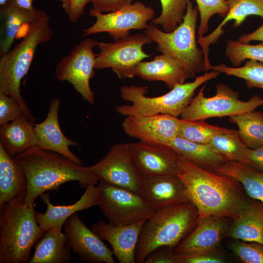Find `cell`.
I'll return each mask as SVG.
<instances>
[{
  "label": "cell",
  "instance_id": "48",
  "mask_svg": "<svg viewBox=\"0 0 263 263\" xmlns=\"http://www.w3.org/2000/svg\"><path fill=\"white\" fill-rule=\"evenodd\" d=\"M9 0H0V6H2L5 4Z\"/></svg>",
  "mask_w": 263,
  "mask_h": 263
},
{
  "label": "cell",
  "instance_id": "42",
  "mask_svg": "<svg viewBox=\"0 0 263 263\" xmlns=\"http://www.w3.org/2000/svg\"><path fill=\"white\" fill-rule=\"evenodd\" d=\"M240 162L252 169L263 172V147L256 149L247 147Z\"/></svg>",
  "mask_w": 263,
  "mask_h": 263
},
{
  "label": "cell",
  "instance_id": "31",
  "mask_svg": "<svg viewBox=\"0 0 263 263\" xmlns=\"http://www.w3.org/2000/svg\"><path fill=\"white\" fill-rule=\"evenodd\" d=\"M236 124L238 134L244 143L250 149L263 147V113L252 111L229 117Z\"/></svg>",
  "mask_w": 263,
  "mask_h": 263
},
{
  "label": "cell",
  "instance_id": "35",
  "mask_svg": "<svg viewBox=\"0 0 263 263\" xmlns=\"http://www.w3.org/2000/svg\"><path fill=\"white\" fill-rule=\"evenodd\" d=\"M189 0H160L161 13L151 22L156 26L161 25L163 31L165 32L173 31L182 22Z\"/></svg>",
  "mask_w": 263,
  "mask_h": 263
},
{
  "label": "cell",
  "instance_id": "20",
  "mask_svg": "<svg viewBox=\"0 0 263 263\" xmlns=\"http://www.w3.org/2000/svg\"><path fill=\"white\" fill-rule=\"evenodd\" d=\"M140 194L154 211L189 201L177 175L143 179Z\"/></svg>",
  "mask_w": 263,
  "mask_h": 263
},
{
  "label": "cell",
  "instance_id": "7",
  "mask_svg": "<svg viewBox=\"0 0 263 263\" xmlns=\"http://www.w3.org/2000/svg\"><path fill=\"white\" fill-rule=\"evenodd\" d=\"M199 10L189 0L183 21L173 31L167 33L152 23L144 31V34L155 42L156 49L178 61L188 70L192 78L205 72L204 54L198 47L196 40V26Z\"/></svg>",
  "mask_w": 263,
  "mask_h": 263
},
{
  "label": "cell",
  "instance_id": "6",
  "mask_svg": "<svg viewBox=\"0 0 263 263\" xmlns=\"http://www.w3.org/2000/svg\"><path fill=\"white\" fill-rule=\"evenodd\" d=\"M220 74L214 70L206 72L196 77L193 81L177 84L169 92L158 96H146V86H122L120 88V97L131 104L117 106L115 110L125 116L163 114L178 117L189 106L196 90L203 83L216 78Z\"/></svg>",
  "mask_w": 263,
  "mask_h": 263
},
{
  "label": "cell",
  "instance_id": "38",
  "mask_svg": "<svg viewBox=\"0 0 263 263\" xmlns=\"http://www.w3.org/2000/svg\"><path fill=\"white\" fill-rule=\"evenodd\" d=\"M231 249L244 263H263V244L255 242L236 240Z\"/></svg>",
  "mask_w": 263,
  "mask_h": 263
},
{
  "label": "cell",
  "instance_id": "11",
  "mask_svg": "<svg viewBox=\"0 0 263 263\" xmlns=\"http://www.w3.org/2000/svg\"><path fill=\"white\" fill-rule=\"evenodd\" d=\"M97 41L86 38L79 42L67 56L58 62L55 77L60 81L70 83L83 98L93 105L94 93L91 89L90 80L94 74L97 54L94 52Z\"/></svg>",
  "mask_w": 263,
  "mask_h": 263
},
{
  "label": "cell",
  "instance_id": "9",
  "mask_svg": "<svg viewBox=\"0 0 263 263\" xmlns=\"http://www.w3.org/2000/svg\"><path fill=\"white\" fill-rule=\"evenodd\" d=\"M98 205L109 222L125 225L147 220L154 211L142 196L128 188L100 180Z\"/></svg>",
  "mask_w": 263,
  "mask_h": 263
},
{
  "label": "cell",
  "instance_id": "36",
  "mask_svg": "<svg viewBox=\"0 0 263 263\" xmlns=\"http://www.w3.org/2000/svg\"><path fill=\"white\" fill-rule=\"evenodd\" d=\"M225 55L234 67H239L246 59L263 62V41L258 44L252 45L228 40Z\"/></svg>",
  "mask_w": 263,
  "mask_h": 263
},
{
  "label": "cell",
  "instance_id": "12",
  "mask_svg": "<svg viewBox=\"0 0 263 263\" xmlns=\"http://www.w3.org/2000/svg\"><path fill=\"white\" fill-rule=\"evenodd\" d=\"M154 16L151 7L137 1L116 11L95 14V22L83 30L82 36L107 32L116 41L129 35L131 30H145Z\"/></svg>",
  "mask_w": 263,
  "mask_h": 263
},
{
  "label": "cell",
  "instance_id": "39",
  "mask_svg": "<svg viewBox=\"0 0 263 263\" xmlns=\"http://www.w3.org/2000/svg\"><path fill=\"white\" fill-rule=\"evenodd\" d=\"M23 115H26L34 122L15 98L0 94V125L12 122Z\"/></svg>",
  "mask_w": 263,
  "mask_h": 263
},
{
  "label": "cell",
  "instance_id": "10",
  "mask_svg": "<svg viewBox=\"0 0 263 263\" xmlns=\"http://www.w3.org/2000/svg\"><path fill=\"white\" fill-rule=\"evenodd\" d=\"M151 42L150 38L141 34L129 35L113 43L97 41L99 53L94 69L111 68L120 78L133 77L138 64L150 57L143 51V46Z\"/></svg>",
  "mask_w": 263,
  "mask_h": 263
},
{
  "label": "cell",
  "instance_id": "14",
  "mask_svg": "<svg viewBox=\"0 0 263 263\" xmlns=\"http://www.w3.org/2000/svg\"><path fill=\"white\" fill-rule=\"evenodd\" d=\"M130 144L133 163L143 179L177 175L180 155L169 146L141 141Z\"/></svg>",
  "mask_w": 263,
  "mask_h": 263
},
{
  "label": "cell",
  "instance_id": "44",
  "mask_svg": "<svg viewBox=\"0 0 263 263\" xmlns=\"http://www.w3.org/2000/svg\"><path fill=\"white\" fill-rule=\"evenodd\" d=\"M92 0H71L68 17L73 22H76L84 14L86 5Z\"/></svg>",
  "mask_w": 263,
  "mask_h": 263
},
{
  "label": "cell",
  "instance_id": "26",
  "mask_svg": "<svg viewBox=\"0 0 263 263\" xmlns=\"http://www.w3.org/2000/svg\"><path fill=\"white\" fill-rule=\"evenodd\" d=\"M34 122L23 115L9 123L0 125V145L10 155L19 153L38 146Z\"/></svg>",
  "mask_w": 263,
  "mask_h": 263
},
{
  "label": "cell",
  "instance_id": "8",
  "mask_svg": "<svg viewBox=\"0 0 263 263\" xmlns=\"http://www.w3.org/2000/svg\"><path fill=\"white\" fill-rule=\"evenodd\" d=\"M206 84L193 97L189 106L181 115L180 118L190 121L206 120L212 117H223L255 111L263 106V98L258 95L252 96L247 101L239 99V93L225 84L215 86L216 94L207 97L204 95Z\"/></svg>",
  "mask_w": 263,
  "mask_h": 263
},
{
  "label": "cell",
  "instance_id": "4",
  "mask_svg": "<svg viewBox=\"0 0 263 263\" xmlns=\"http://www.w3.org/2000/svg\"><path fill=\"white\" fill-rule=\"evenodd\" d=\"M34 207L14 200L0 208V263H29L30 251L45 232Z\"/></svg>",
  "mask_w": 263,
  "mask_h": 263
},
{
  "label": "cell",
  "instance_id": "2",
  "mask_svg": "<svg viewBox=\"0 0 263 263\" xmlns=\"http://www.w3.org/2000/svg\"><path fill=\"white\" fill-rule=\"evenodd\" d=\"M24 169L28 180L25 203L34 207L36 199L45 192L57 190L64 183L77 181L82 188L95 186L100 179L90 166H83L54 151L38 146L15 157Z\"/></svg>",
  "mask_w": 263,
  "mask_h": 263
},
{
  "label": "cell",
  "instance_id": "41",
  "mask_svg": "<svg viewBox=\"0 0 263 263\" xmlns=\"http://www.w3.org/2000/svg\"><path fill=\"white\" fill-rule=\"evenodd\" d=\"M133 0H92L93 7L89 14L94 17L98 13L116 11L123 7L132 4Z\"/></svg>",
  "mask_w": 263,
  "mask_h": 263
},
{
  "label": "cell",
  "instance_id": "47",
  "mask_svg": "<svg viewBox=\"0 0 263 263\" xmlns=\"http://www.w3.org/2000/svg\"><path fill=\"white\" fill-rule=\"evenodd\" d=\"M62 3V7L64 10L68 14L69 12L71 6V0H57Z\"/></svg>",
  "mask_w": 263,
  "mask_h": 263
},
{
  "label": "cell",
  "instance_id": "28",
  "mask_svg": "<svg viewBox=\"0 0 263 263\" xmlns=\"http://www.w3.org/2000/svg\"><path fill=\"white\" fill-rule=\"evenodd\" d=\"M62 228L54 227L44 233L35 247L29 263H69L71 248Z\"/></svg>",
  "mask_w": 263,
  "mask_h": 263
},
{
  "label": "cell",
  "instance_id": "34",
  "mask_svg": "<svg viewBox=\"0 0 263 263\" xmlns=\"http://www.w3.org/2000/svg\"><path fill=\"white\" fill-rule=\"evenodd\" d=\"M211 69L244 79L248 89H263V62L249 59L241 67H231L222 64L211 66Z\"/></svg>",
  "mask_w": 263,
  "mask_h": 263
},
{
  "label": "cell",
  "instance_id": "23",
  "mask_svg": "<svg viewBox=\"0 0 263 263\" xmlns=\"http://www.w3.org/2000/svg\"><path fill=\"white\" fill-rule=\"evenodd\" d=\"M135 75L147 81L164 82L169 89L185 83L189 74L181 63L164 54L150 61H141L135 68Z\"/></svg>",
  "mask_w": 263,
  "mask_h": 263
},
{
  "label": "cell",
  "instance_id": "25",
  "mask_svg": "<svg viewBox=\"0 0 263 263\" xmlns=\"http://www.w3.org/2000/svg\"><path fill=\"white\" fill-rule=\"evenodd\" d=\"M45 13L44 10L36 8L32 11L20 9L10 0L1 6L0 55L11 50L15 38L22 25L30 24Z\"/></svg>",
  "mask_w": 263,
  "mask_h": 263
},
{
  "label": "cell",
  "instance_id": "15",
  "mask_svg": "<svg viewBox=\"0 0 263 263\" xmlns=\"http://www.w3.org/2000/svg\"><path fill=\"white\" fill-rule=\"evenodd\" d=\"M68 244L83 262L89 263H114L113 252L92 229L82 221L76 212L64 225Z\"/></svg>",
  "mask_w": 263,
  "mask_h": 263
},
{
  "label": "cell",
  "instance_id": "17",
  "mask_svg": "<svg viewBox=\"0 0 263 263\" xmlns=\"http://www.w3.org/2000/svg\"><path fill=\"white\" fill-rule=\"evenodd\" d=\"M231 219L210 216L199 219L190 233L173 249L175 254L209 252L226 235Z\"/></svg>",
  "mask_w": 263,
  "mask_h": 263
},
{
  "label": "cell",
  "instance_id": "16",
  "mask_svg": "<svg viewBox=\"0 0 263 263\" xmlns=\"http://www.w3.org/2000/svg\"><path fill=\"white\" fill-rule=\"evenodd\" d=\"M181 118L168 114L127 116L122 123L124 132L139 141L168 145L178 137Z\"/></svg>",
  "mask_w": 263,
  "mask_h": 263
},
{
  "label": "cell",
  "instance_id": "29",
  "mask_svg": "<svg viewBox=\"0 0 263 263\" xmlns=\"http://www.w3.org/2000/svg\"><path fill=\"white\" fill-rule=\"evenodd\" d=\"M168 146L188 161L207 170L215 171L226 162L209 144L198 143L177 137Z\"/></svg>",
  "mask_w": 263,
  "mask_h": 263
},
{
  "label": "cell",
  "instance_id": "3",
  "mask_svg": "<svg viewBox=\"0 0 263 263\" xmlns=\"http://www.w3.org/2000/svg\"><path fill=\"white\" fill-rule=\"evenodd\" d=\"M198 217L197 208L189 201L155 211L142 227L135 250V263H144L159 247L174 249L194 228Z\"/></svg>",
  "mask_w": 263,
  "mask_h": 263
},
{
  "label": "cell",
  "instance_id": "37",
  "mask_svg": "<svg viewBox=\"0 0 263 263\" xmlns=\"http://www.w3.org/2000/svg\"><path fill=\"white\" fill-rule=\"evenodd\" d=\"M200 16V23L198 31V38L204 37L208 30V22L214 15L225 18L229 12L226 0H195Z\"/></svg>",
  "mask_w": 263,
  "mask_h": 263
},
{
  "label": "cell",
  "instance_id": "13",
  "mask_svg": "<svg viewBox=\"0 0 263 263\" xmlns=\"http://www.w3.org/2000/svg\"><path fill=\"white\" fill-rule=\"evenodd\" d=\"M90 167L100 180L141 193L143 179L133 163L130 143L113 146L102 159Z\"/></svg>",
  "mask_w": 263,
  "mask_h": 263
},
{
  "label": "cell",
  "instance_id": "22",
  "mask_svg": "<svg viewBox=\"0 0 263 263\" xmlns=\"http://www.w3.org/2000/svg\"><path fill=\"white\" fill-rule=\"evenodd\" d=\"M28 180L21 165L0 145V208L14 200H25Z\"/></svg>",
  "mask_w": 263,
  "mask_h": 263
},
{
  "label": "cell",
  "instance_id": "46",
  "mask_svg": "<svg viewBox=\"0 0 263 263\" xmlns=\"http://www.w3.org/2000/svg\"><path fill=\"white\" fill-rule=\"evenodd\" d=\"M17 7L28 11L33 10L35 7L33 5L34 0H10Z\"/></svg>",
  "mask_w": 263,
  "mask_h": 263
},
{
  "label": "cell",
  "instance_id": "18",
  "mask_svg": "<svg viewBox=\"0 0 263 263\" xmlns=\"http://www.w3.org/2000/svg\"><path fill=\"white\" fill-rule=\"evenodd\" d=\"M147 220L131 225H114L101 220L94 223L92 230L111 245L120 263H135V253L139 237Z\"/></svg>",
  "mask_w": 263,
  "mask_h": 263
},
{
  "label": "cell",
  "instance_id": "43",
  "mask_svg": "<svg viewBox=\"0 0 263 263\" xmlns=\"http://www.w3.org/2000/svg\"><path fill=\"white\" fill-rule=\"evenodd\" d=\"M145 263H176L173 249L169 247H159L151 252L146 258Z\"/></svg>",
  "mask_w": 263,
  "mask_h": 263
},
{
  "label": "cell",
  "instance_id": "27",
  "mask_svg": "<svg viewBox=\"0 0 263 263\" xmlns=\"http://www.w3.org/2000/svg\"><path fill=\"white\" fill-rule=\"evenodd\" d=\"M226 235L236 240L263 244V203L250 199L245 208L233 220Z\"/></svg>",
  "mask_w": 263,
  "mask_h": 263
},
{
  "label": "cell",
  "instance_id": "45",
  "mask_svg": "<svg viewBox=\"0 0 263 263\" xmlns=\"http://www.w3.org/2000/svg\"><path fill=\"white\" fill-rule=\"evenodd\" d=\"M255 40L263 41V24L253 32L244 34L237 40L242 43H248Z\"/></svg>",
  "mask_w": 263,
  "mask_h": 263
},
{
  "label": "cell",
  "instance_id": "5",
  "mask_svg": "<svg viewBox=\"0 0 263 263\" xmlns=\"http://www.w3.org/2000/svg\"><path fill=\"white\" fill-rule=\"evenodd\" d=\"M53 35L50 17L46 13L29 25L21 41L0 55V94L15 98L34 122L35 119L21 94V81L29 71L38 46L49 42Z\"/></svg>",
  "mask_w": 263,
  "mask_h": 263
},
{
  "label": "cell",
  "instance_id": "19",
  "mask_svg": "<svg viewBox=\"0 0 263 263\" xmlns=\"http://www.w3.org/2000/svg\"><path fill=\"white\" fill-rule=\"evenodd\" d=\"M61 100L58 97L50 102L45 119L34 124V129L40 148L59 153L75 163L81 165L82 160L70 149L71 146H79L75 141L68 138L62 132L58 122V112Z\"/></svg>",
  "mask_w": 263,
  "mask_h": 263
},
{
  "label": "cell",
  "instance_id": "33",
  "mask_svg": "<svg viewBox=\"0 0 263 263\" xmlns=\"http://www.w3.org/2000/svg\"><path fill=\"white\" fill-rule=\"evenodd\" d=\"M228 130L209 124L204 120L190 121L181 119L178 137L192 142L208 144L215 135Z\"/></svg>",
  "mask_w": 263,
  "mask_h": 263
},
{
  "label": "cell",
  "instance_id": "1",
  "mask_svg": "<svg viewBox=\"0 0 263 263\" xmlns=\"http://www.w3.org/2000/svg\"><path fill=\"white\" fill-rule=\"evenodd\" d=\"M177 175L199 219L210 216L237 218L250 199L234 178L201 168L179 156Z\"/></svg>",
  "mask_w": 263,
  "mask_h": 263
},
{
  "label": "cell",
  "instance_id": "21",
  "mask_svg": "<svg viewBox=\"0 0 263 263\" xmlns=\"http://www.w3.org/2000/svg\"><path fill=\"white\" fill-rule=\"evenodd\" d=\"M40 196L46 204L47 209L43 213L36 211L35 216L38 224L44 232L54 227L62 228L72 214L98 206L99 202L97 187L94 185L86 188L80 199L71 205L55 206L50 201L49 194L44 193Z\"/></svg>",
  "mask_w": 263,
  "mask_h": 263
},
{
  "label": "cell",
  "instance_id": "24",
  "mask_svg": "<svg viewBox=\"0 0 263 263\" xmlns=\"http://www.w3.org/2000/svg\"><path fill=\"white\" fill-rule=\"evenodd\" d=\"M229 12L219 26L206 37L198 38L197 42L201 46L204 54L205 71L211 70V65L208 58L210 44L215 43L224 33V26L234 20L233 28L241 25L247 16L256 15L263 18V0H226Z\"/></svg>",
  "mask_w": 263,
  "mask_h": 263
},
{
  "label": "cell",
  "instance_id": "40",
  "mask_svg": "<svg viewBox=\"0 0 263 263\" xmlns=\"http://www.w3.org/2000/svg\"><path fill=\"white\" fill-rule=\"evenodd\" d=\"M176 263H223L224 259L216 251L175 254Z\"/></svg>",
  "mask_w": 263,
  "mask_h": 263
},
{
  "label": "cell",
  "instance_id": "32",
  "mask_svg": "<svg viewBox=\"0 0 263 263\" xmlns=\"http://www.w3.org/2000/svg\"><path fill=\"white\" fill-rule=\"evenodd\" d=\"M226 161L240 162L247 148L241 139L238 131L229 129L217 134L208 144Z\"/></svg>",
  "mask_w": 263,
  "mask_h": 263
},
{
  "label": "cell",
  "instance_id": "30",
  "mask_svg": "<svg viewBox=\"0 0 263 263\" xmlns=\"http://www.w3.org/2000/svg\"><path fill=\"white\" fill-rule=\"evenodd\" d=\"M215 172L234 178L250 198L263 203V172L252 169L237 161H226Z\"/></svg>",
  "mask_w": 263,
  "mask_h": 263
}]
</instances>
